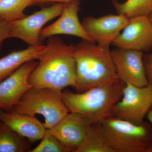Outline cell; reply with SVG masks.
I'll return each instance as SVG.
<instances>
[{
    "instance_id": "cell-1",
    "label": "cell",
    "mask_w": 152,
    "mask_h": 152,
    "mask_svg": "<svg viewBox=\"0 0 152 152\" xmlns=\"http://www.w3.org/2000/svg\"><path fill=\"white\" fill-rule=\"evenodd\" d=\"M46 46V52L30 74V84L61 91L69 86L75 88V45L53 36L48 38Z\"/></svg>"
},
{
    "instance_id": "cell-2",
    "label": "cell",
    "mask_w": 152,
    "mask_h": 152,
    "mask_svg": "<svg viewBox=\"0 0 152 152\" xmlns=\"http://www.w3.org/2000/svg\"><path fill=\"white\" fill-rule=\"evenodd\" d=\"M111 51L103 46L82 40L75 45L76 85L77 92L119 80L116 73Z\"/></svg>"
},
{
    "instance_id": "cell-3",
    "label": "cell",
    "mask_w": 152,
    "mask_h": 152,
    "mask_svg": "<svg viewBox=\"0 0 152 152\" xmlns=\"http://www.w3.org/2000/svg\"><path fill=\"white\" fill-rule=\"evenodd\" d=\"M125 86L119 80L81 93L66 90L62 92L63 100L69 112L81 114L92 124H98L111 116L114 106L122 97Z\"/></svg>"
},
{
    "instance_id": "cell-4",
    "label": "cell",
    "mask_w": 152,
    "mask_h": 152,
    "mask_svg": "<svg viewBox=\"0 0 152 152\" xmlns=\"http://www.w3.org/2000/svg\"><path fill=\"white\" fill-rule=\"evenodd\" d=\"M98 124L113 152H149L152 148V126L148 123L137 124L111 116Z\"/></svg>"
},
{
    "instance_id": "cell-5",
    "label": "cell",
    "mask_w": 152,
    "mask_h": 152,
    "mask_svg": "<svg viewBox=\"0 0 152 152\" xmlns=\"http://www.w3.org/2000/svg\"><path fill=\"white\" fill-rule=\"evenodd\" d=\"M11 110L33 117L41 115L45 118L44 126L48 129L70 112L63 101L61 91L35 86L25 93Z\"/></svg>"
},
{
    "instance_id": "cell-6",
    "label": "cell",
    "mask_w": 152,
    "mask_h": 152,
    "mask_svg": "<svg viewBox=\"0 0 152 152\" xmlns=\"http://www.w3.org/2000/svg\"><path fill=\"white\" fill-rule=\"evenodd\" d=\"M152 106V86L125 84L122 97L113 109L111 116L140 124Z\"/></svg>"
},
{
    "instance_id": "cell-7",
    "label": "cell",
    "mask_w": 152,
    "mask_h": 152,
    "mask_svg": "<svg viewBox=\"0 0 152 152\" xmlns=\"http://www.w3.org/2000/svg\"><path fill=\"white\" fill-rule=\"evenodd\" d=\"M66 3H57L23 18L9 22L10 38L20 39L29 46L42 45L39 37L42 28L47 23L60 16Z\"/></svg>"
},
{
    "instance_id": "cell-8",
    "label": "cell",
    "mask_w": 152,
    "mask_h": 152,
    "mask_svg": "<svg viewBox=\"0 0 152 152\" xmlns=\"http://www.w3.org/2000/svg\"><path fill=\"white\" fill-rule=\"evenodd\" d=\"M111 53L117 75L121 81L138 87L148 85L141 51L118 48Z\"/></svg>"
},
{
    "instance_id": "cell-9",
    "label": "cell",
    "mask_w": 152,
    "mask_h": 152,
    "mask_svg": "<svg viewBox=\"0 0 152 152\" xmlns=\"http://www.w3.org/2000/svg\"><path fill=\"white\" fill-rule=\"evenodd\" d=\"M38 64L36 60L25 63L0 83L1 110L10 111L25 93L32 87L29 83V77Z\"/></svg>"
},
{
    "instance_id": "cell-10",
    "label": "cell",
    "mask_w": 152,
    "mask_h": 152,
    "mask_svg": "<svg viewBox=\"0 0 152 152\" xmlns=\"http://www.w3.org/2000/svg\"><path fill=\"white\" fill-rule=\"evenodd\" d=\"M91 123L81 114L70 112L50 129V133L62 144L68 152H77L86 138Z\"/></svg>"
},
{
    "instance_id": "cell-11",
    "label": "cell",
    "mask_w": 152,
    "mask_h": 152,
    "mask_svg": "<svg viewBox=\"0 0 152 152\" xmlns=\"http://www.w3.org/2000/svg\"><path fill=\"white\" fill-rule=\"evenodd\" d=\"M112 44L118 48L141 51L152 48V25L148 17L129 18L123 32Z\"/></svg>"
},
{
    "instance_id": "cell-12",
    "label": "cell",
    "mask_w": 152,
    "mask_h": 152,
    "mask_svg": "<svg viewBox=\"0 0 152 152\" xmlns=\"http://www.w3.org/2000/svg\"><path fill=\"white\" fill-rule=\"evenodd\" d=\"M129 20L124 15H107L99 18H85L82 24L95 43L110 46L127 24Z\"/></svg>"
},
{
    "instance_id": "cell-13",
    "label": "cell",
    "mask_w": 152,
    "mask_h": 152,
    "mask_svg": "<svg viewBox=\"0 0 152 152\" xmlns=\"http://www.w3.org/2000/svg\"><path fill=\"white\" fill-rule=\"evenodd\" d=\"M80 4L79 0H73L67 3L59 18L41 30L40 40L57 35H67L76 36L82 40L95 43L87 34L79 20L78 13L80 10Z\"/></svg>"
},
{
    "instance_id": "cell-14",
    "label": "cell",
    "mask_w": 152,
    "mask_h": 152,
    "mask_svg": "<svg viewBox=\"0 0 152 152\" xmlns=\"http://www.w3.org/2000/svg\"><path fill=\"white\" fill-rule=\"evenodd\" d=\"M0 121L28 139L31 144L42 140L47 129L36 117L0 109Z\"/></svg>"
},
{
    "instance_id": "cell-15",
    "label": "cell",
    "mask_w": 152,
    "mask_h": 152,
    "mask_svg": "<svg viewBox=\"0 0 152 152\" xmlns=\"http://www.w3.org/2000/svg\"><path fill=\"white\" fill-rule=\"evenodd\" d=\"M46 45L29 46L15 51L0 58V83L9 77L25 63L40 59L46 52Z\"/></svg>"
},
{
    "instance_id": "cell-16",
    "label": "cell",
    "mask_w": 152,
    "mask_h": 152,
    "mask_svg": "<svg viewBox=\"0 0 152 152\" xmlns=\"http://www.w3.org/2000/svg\"><path fill=\"white\" fill-rule=\"evenodd\" d=\"M31 143L0 121V152H29Z\"/></svg>"
},
{
    "instance_id": "cell-17",
    "label": "cell",
    "mask_w": 152,
    "mask_h": 152,
    "mask_svg": "<svg viewBox=\"0 0 152 152\" xmlns=\"http://www.w3.org/2000/svg\"><path fill=\"white\" fill-rule=\"evenodd\" d=\"M77 152H113L104 138L98 124L90 125L84 141Z\"/></svg>"
},
{
    "instance_id": "cell-18",
    "label": "cell",
    "mask_w": 152,
    "mask_h": 152,
    "mask_svg": "<svg viewBox=\"0 0 152 152\" xmlns=\"http://www.w3.org/2000/svg\"><path fill=\"white\" fill-rule=\"evenodd\" d=\"M113 3L118 14L129 18L148 16L152 11V0H127L122 4L113 0Z\"/></svg>"
},
{
    "instance_id": "cell-19",
    "label": "cell",
    "mask_w": 152,
    "mask_h": 152,
    "mask_svg": "<svg viewBox=\"0 0 152 152\" xmlns=\"http://www.w3.org/2000/svg\"><path fill=\"white\" fill-rule=\"evenodd\" d=\"M34 0H0V19L8 22L23 18L26 8L33 6Z\"/></svg>"
},
{
    "instance_id": "cell-20",
    "label": "cell",
    "mask_w": 152,
    "mask_h": 152,
    "mask_svg": "<svg viewBox=\"0 0 152 152\" xmlns=\"http://www.w3.org/2000/svg\"><path fill=\"white\" fill-rule=\"evenodd\" d=\"M40 143L29 152H68L59 141L47 129Z\"/></svg>"
},
{
    "instance_id": "cell-21",
    "label": "cell",
    "mask_w": 152,
    "mask_h": 152,
    "mask_svg": "<svg viewBox=\"0 0 152 152\" xmlns=\"http://www.w3.org/2000/svg\"><path fill=\"white\" fill-rule=\"evenodd\" d=\"M10 38L9 22L0 19V50L2 47L4 41Z\"/></svg>"
},
{
    "instance_id": "cell-22",
    "label": "cell",
    "mask_w": 152,
    "mask_h": 152,
    "mask_svg": "<svg viewBox=\"0 0 152 152\" xmlns=\"http://www.w3.org/2000/svg\"><path fill=\"white\" fill-rule=\"evenodd\" d=\"M143 60L148 81L149 83L152 86V51L149 54L143 57Z\"/></svg>"
},
{
    "instance_id": "cell-23",
    "label": "cell",
    "mask_w": 152,
    "mask_h": 152,
    "mask_svg": "<svg viewBox=\"0 0 152 152\" xmlns=\"http://www.w3.org/2000/svg\"><path fill=\"white\" fill-rule=\"evenodd\" d=\"M73 0H34L33 6L41 5L50 3H68ZM113 0H112V1Z\"/></svg>"
},
{
    "instance_id": "cell-24",
    "label": "cell",
    "mask_w": 152,
    "mask_h": 152,
    "mask_svg": "<svg viewBox=\"0 0 152 152\" xmlns=\"http://www.w3.org/2000/svg\"><path fill=\"white\" fill-rule=\"evenodd\" d=\"M147 119L151 123L152 126V106L150 109L149 111L148 112L146 115ZM149 152H152V148L150 151Z\"/></svg>"
},
{
    "instance_id": "cell-25",
    "label": "cell",
    "mask_w": 152,
    "mask_h": 152,
    "mask_svg": "<svg viewBox=\"0 0 152 152\" xmlns=\"http://www.w3.org/2000/svg\"><path fill=\"white\" fill-rule=\"evenodd\" d=\"M148 18L149 19L150 22H151L152 25V12H151V13L148 15Z\"/></svg>"
}]
</instances>
